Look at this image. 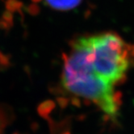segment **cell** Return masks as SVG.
<instances>
[{
    "instance_id": "obj_1",
    "label": "cell",
    "mask_w": 134,
    "mask_h": 134,
    "mask_svg": "<svg viewBox=\"0 0 134 134\" xmlns=\"http://www.w3.org/2000/svg\"><path fill=\"white\" fill-rule=\"evenodd\" d=\"M92 48V67L102 79L119 84L125 81L129 62V44L115 32H108L89 36Z\"/></svg>"
},
{
    "instance_id": "obj_2",
    "label": "cell",
    "mask_w": 134,
    "mask_h": 134,
    "mask_svg": "<svg viewBox=\"0 0 134 134\" xmlns=\"http://www.w3.org/2000/svg\"><path fill=\"white\" fill-rule=\"evenodd\" d=\"M46 4L56 11H70L77 7L82 0H44Z\"/></svg>"
},
{
    "instance_id": "obj_3",
    "label": "cell",
    "mask_w": 134,
    "mask_h": 134,
    "mask_svg": "<svg viewBox=\"0 0 134 134\" xmlns=\"http://www.w3.org/2000/svg\"><path fill=\"white\" fill-rule=\"evenodd\" d=\"M54 108H55V103L53 100H45L38 106L37 111L41 117L44 119H48L50 113L54 110Z\"/></svg>"
},
{
    "instance_id": "obj_4",
    "label": "cell",
    "mask_w": 134,
    "mask_h": 134,
    "mask_svg": "<svg viewBox=\"0 0 134 134\" xmlns=\"http://www.w3.org/2000/svg\"><path fill=\"white\" fill-rule=\"evenodd\" d=\"M129 62L130 65L134 66V44L129 47Z\"/></svg>"
},
{
    "instance_id": "obj_5",
    "label": "cell",
    "mask_w": 134,
    "mask_h": 134,
    "mask_svg": "<svg viewBox=\"0 0 134 134\" xmlns=\"http://www.w3.org/2000/svg\"><path fill=\"white\" fill-rule=\"evenodd\" d=\"M0 65H2L3 68L9 66V58L7 56L3 55L2 52H0Z\"/></svg>"
},
{
    "instance_id": "obj_6",
    "label": "cell",
    "mask_w": 134,
    "mask_h": 134,
    "mask_svg": "<svg viewBox=\"0 0 134 134\" xmlns=\"http://www.w3.org/2000/svg\"><path fill=\"white\" fill-rule=\"evenodd\" d=\"M57 102L59 104V106L62 108H65L67 107V105L70 103V100L65 97H59L57 99Z\"/></svg>"
},
{
    "instance_id": "obj_7",
    "label": "cell",
    "mask_w": 134,
    "mask_h": 134,
    "mask_svg": "<svg viewBox=\"0 0 134 134\" xmlns=\"http://www.w3.org/2000/svg\"><path fill=\"white\" fill-rule=\"evenodd\" d=\"M71 103L74 104V106H77V107H79L80 104H81V101L78 98H73L71 99Z\"/></svg>"
},
{
    "instance_id": "obj_8",
    "label": "cell",
    "mask_w": 134,
    "mask_h": 134,
    "mask_svg": "<svg viewBox=\"0 0 134 134\" xmlns=\"http://www.w3.org/2000/svg\"><path fill=\"white\" fill-rule=\"evenodd\" d=\"M64 134H70V132H65V133H64Z\"/></svg>"
}]
</instances>
